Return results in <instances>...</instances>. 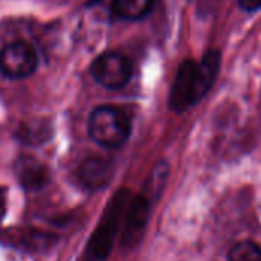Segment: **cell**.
Masks as SVG:
<instances>
[{
    "instance_id": "1",
    "label": "cell",
    "mask_w": 261,
    "mask_h": 261,
    "mask_svg": "<svg viewBox=\"0 0 261 261\" xmlns=\"http://www.w3.org/2000/svg\"><path fill=\"white\" fill-rule=\"evenodd\" d=\"M220 60L219 50H208L199 63L185 60L180 64L170 93L171 110L182 113L210 92L217 78Z\"/></svg>"
},
{
    "instance_id": "2",
    "label": "cell",
    "mask_w": 261,
    "mask_h": 261,
    "mask_svg": "<svg viewBox=\"0 0 261 261\" xmlns=\"http://www.w3.org/2000/svg\"><path fill=\"white\" fill-rule=\"evenodd\" d=\"M130 199H132L130 191L125 188H121L119 191L113 194L112 200L106 206L101 216V220L96 229L93 231V234L90 236V240L87 245V254L93 260L102 261L110 255Z\"/></svg>"
},
{
    "instance_id": "3",
    "label": "cell",
    "mask_w": 261,
    "mask_h": 261,
    "mask_svg": "<svg viewBox=\"0 0 261 261\" xmlns=\"http://www.w3.org/2000/svg\"><path fill=\"white\" fill-rule=\"evenodd\" d=\"M130 132L132 124L128 116L113 106H101L89 118V135L102 147L116 148L122 145L128 139Z\"/></svg>"
},
{
    "instance_id": "4",
    "label": "cell",
    "mask_w": 261,
    "mask_h": 261,
    "mask_svg": "<svg viewBox=\"0 0 261 261\" xmlns=\"http://www.w3.org/2000/svg\"><path fill=\"white\" fill-rule=\"evenodd\" d=\"M90 73L101 86L121 89L130 81L133 66L130 60L119 52H104L92 63Z\"/></svg>"
},
{
    "instance_id": "5",
    "label": "cell",
    "mask_w": 261,
    "mask_h": 261,
    "mask_svg": "<svg viewBox=\"0 0 261 261\" xmlns=\"http://www.w3.org/2000/svg\"><path fill=\"white\" fill-rule=\"evenodd\" d=\"M38 66L35 49L26 41H14L6 44L0 52V70L5 76L21 80L29 76Z\"/></svg>"
},
{
    "instance_id": "6",
    "label": "cell",
    "mask_w": 261,
    "mask_h": 261,
    "mask_svg": "<svg viewBox=\"0 0 261 261\" xmlns=\"http://www.w3.org/2000/svg\"><path fill=\"white\" fill-rule=\"evenodd\" d=\"M150 216V200L142 194L130 199L128 206L124 214L122 220V234H121V245L124 249L136 248L147 229Z\"/></svg>"
},
{
    "instance_id": "7",
    "label": "cell",
    "mask_w": 261,
    "mask_h": 261,
    "mask_svg": "<svg viewBox=\"0 0 261 261\" xmlns=\"http://www.w3.org/2000/svg\"><path fill=\"white\" fill-rule=\"evenodd\" d=\"M15 174L24 190H41L49 184L50 174L44 164L34 158H20L15 162Z\"/></svg>"
},
{
    "instance_id": "8",
    "label": "cell",
    "mask_w": 261,
    "mask_h": 261,
    "mask_svg": "<svg viewBox=\"0 0 261 261\" xmlns=\"http://www.w3.org/2000/svg\"><path fill=\"white\" fill-rule=\"evenodd\" d=\"M78 176L84 187L101 190L112 180V164L104 158H89L81 164Z\"/></svg>"
},
{
    "instance_id": "9",
    "label": "cell",
    "mask_w": 261,
    "mask_h": 261,
    "mask_svg": "<svg viewBox=\"0 0 261 261\" xmlns=\"http://www.w3.org/2000/svg\"><path fill=\"white\" fill-rule=\"evenodd\" d=\"M5 239H8L9 245H15L24 249H46L50 246V243L55 240V237L40 232V231H34V229H14V231H8Z\"/></svg>"
},
{
    "instance_id": "10",
    "label": "cell",
    "mask_w": 261,
    "mask_h": 261,
    "mask_svg": "<svg viewBox=\"0 0 261 261\" xmlns=\"http://www.w3.org/2000/svg\"><path fill=\"white\" fill-rule=\"evenodd\" d=\"M153 8V0H113V12L124 20H141Z\"/></svg>"
},
{
    "instance_id": "11",
    "label": "cell",
    "mask_w": 261,
    "mask_h": 261,
    "mask_svg": "<svg viewBox=\"0 0 261 261\" xmlns=\"http://www.w3.org/2000/svg\"><path fill=\"white\" fill-rule=\"evenodd\" d=\"M228 261H261V248L254 242H240L229 251Z\"/></svg>"
},
{
    "instance_id": "12",
    "label": "cell",
    "mask_w": 261,
    "mask_h": 261,
    "mask_svg": "<svg viewBox=\"0 0 261 261\" xmlns=\"http://www.w3.org/2000/svg\"><path fill=\"white\" fill-rule=\"evenodd\" d=\"M167 176H168V165L165 162L158 164L156 168L153 170L148 182H147V196L145 197L148 200L156 199L161 194V191H162V188L165 185Z\"/></svg>"
},
{
    "instance_id": "13",
    "label": "cell",
    "mask_w": 261,
    "mask_h": 261,
    "mask_svg": "<svg viewBox=\"0 0 261 261\" xmlns=\"http://www.w3.org/2000/svg\"><path fill=\"white\" fill-rule=\"evenodd\" d=\"M17 138L24 142V144H32V145H37V144H41L44 142L49 135H47V130L46 128H40V127H21V130L17 133Z\"/></svg>"
},
{
    "instance_id": "14",
    "label": "cell",
    "mask_w": 261,
    "mask_h": 261,
    "mask_svg": "<svg viewBox=\"0 0 261 261\" xmlns=\"http://www.w3.org/2000/svg\"><path fill=\"white\" fill-rule=\"evenodd\" d=\"M240 6L246 11H257L261 8V0H240Z\"/></svg>"
},
{
    "instance_id": "15",
    "label": "cell",
    "mask_w": 261,
    "mask_h": 261,
    "mask_svg": "<svg viewBox=\"0 0 261 261\" xmlns=\"http://www.w3.org/2000/svg\"><path fill=\"white\" fill-rule=\"evenodd\" d=\"M6 214V191L0 188V222L3 220Z\"/></svg>"
}]
</instances>
